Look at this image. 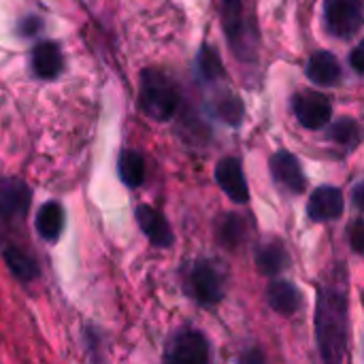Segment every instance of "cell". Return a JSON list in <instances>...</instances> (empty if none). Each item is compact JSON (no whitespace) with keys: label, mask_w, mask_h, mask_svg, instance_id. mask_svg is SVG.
<instances>
[{"label":"cell","mask_w":364,"mask_h":364,"mask_svg":"<svg viewBox=\"0 0 364 364\" xmlns=\"http://www.w3.org/2000/svg\"><path fill=\"white\" fill-rule=\"evenodd\" d=\"M237 364H267V363H264V354H262V350H258V348H250V350H245V352L239 356Z\"/></svg>","instance_id":"d4e9b609"},{"label":"cell","mask_w":364,"mask_h":364,"mask_svg":"<svg viewBox=\"0 0 364 364\" xmlns=\"http://www.w3.org/2000/svg\"><path fill=\"white\" fill-rule=\"evenodd\" d=\"M245 232V220L239 213H226L218 224V241L228 250H237L243 243Z\"/></svg>","instance_id":"ffe728a7"},{"label":"cell","mask_w":364,"mask_h":364,"mask_svg":"<svg viewBox=\"0 0 364 364\" xmlns=\"http://www.w3.org/2000/svg\"><path fill=\"white\" fill-rule=\"evenodd\" d=\"M292 107L296 119L309 130L324 128L333 115V105L328 96H324L322 92H301L292 98Z\"/></svg>","instance_id":"52a82bcc"},{"label":"cell","mask_w":364,"mask_h":364,"mask_svg":"<svg viewBox=\"0 0 364 364\" xmlns=\"http://www.w3.org/2000/svg\"><path fill=\"white\" fill-rule=\"evenodd\" d=\"M350 243H352V250L360 256L363 254V245H364V228H363V220L358 218L350 230Z\"/></svg>","instance_id":"cb8c5ba5"},{"label":"cell","mask_w":364,"mask_h":364,"mask_svg":"<svg viewBox=\"0 0 364 364\" xmlns=\"http://www.w3.org/2000/svg\"><path fill=\"white\" fill-rule=\"evenodd\" d=\"M32 68L41 79H55L62 73V49L53 41H43L32 51Z\"/></svg>","instance_id":"2e32d148"},{"label":"cell","mask_w":364,"mask_h":364,"mask_svg":"<svg viewBox=\"0 0 364 364\" xmlns=\"http://www.w3.org/2000/svg\"><path fill=\"white\" fill-rule=\"evenodd\" d=\"M38 23H41L38 19L30 17V19H26V21L21 23V28H23V32H26V34H34V30H32V28H38Z\"/></svg>","instance_id":"4316f807"},{"label":"cell","mask_w":364,"mask_h":364,"mask_svg":"<svg viewBox=\"0 0 364 364\" xmlns=\"http://www.w3.org/2000/svg\"><path fill=\"white\" fill-rule=\"evenodd\" d=\"M354 205H356L358 211H363V183H358L354 188Z\"/></svg>","instance_id":"83f0119b"},{"label":"cell","mask_w":364,"mask_h":364,"mask_svg":"<svg viewBox=\"0 0 364 364\" xmlns=\"http://www.w3.org/2000/svg\"><path fill=\"white\" fill-rule=\"evenodd\" d=\"M162 364H211V346L196 328H183L166 346Z\"/></svg>","instance_id":"277c9868"},{"label":"cell","mask_w":364,"mask_h":364,"mask_svg":"<svg viewBox=\"0 0 364 364\" xmlns=\"http://www.w3.org/2000/svg\"><path fill=\"white\" fill-rule=\"evenodd\" d=\"M254 260H256L258 271L271 279L279 277L290 267V256L282 241H264V243L256 245Z\"/></svg>","instance_id":"7c38bea8"},{"label":"cell","mask_w":364,"mask_h":364,"mask_svg":"<svg viewBox=\"0 0 364 364\" xmlns=\"http://www.w3.org/2000/svg\"><path fill=\"white\" fill-rule=\"evenodd\" d=\"M117 173L124 186L128 188H139L145 181V160L139 151L134 149H124L117 160Z\"/></svg>","instance_id":"d6986e66"},{"label":"cell","mask_w":364,"mask_h":364,"mask_svg":"<svg viewBox=\"0 0 364 364\" xmlns=\"http://www.w3.org/2000/svg\"><path fill=\"white\" fill-rule=\"evenodd\" d=\"M307 77L318 85H337L341 81V64L331 51H318L309 58Z\"/></svg>","instance_id":"e0dca14e"},{"label":"cell","mask_w":364,"mask_h":364,"mask_svg":"<svg viewBox=\"0 0 364 364\" xmlns=\"http://www.w3.org/2000/svg\"><path fill=\"white\" fill-rule=\"evenodd\" d=\"M348 282L346 269L337 264L320 286L318 314H316V337L324 364H341L348 343Z\"/></svg>","instance_id":"6da1fadb"},{"label":"cell","mask_w":364,"mask_h":364,"mask_svg":"<svg viewBox=\"0 0 364 364\" xmlns=\"http://www.w3.org/2000/svg\"><path fill=\"white\" fill-rule=\"evenodd\" d=\"M141 107L156 122H168L179 107V94L175 83L156 68L141 73Z\"/></svg>","instance_id":"7a4b0ae2"},{"label":"cell","mask_w":364,"mask_h":364,"mask_svg":"<svg viewBox=\"0 0 364 364\" xmlns=\"http://www.w3.org/2000/svg\"><path fill=\"white\" fill-rule=\"evenodd\" d=\"M32 192L21 179H4L0 183V230L15 228L26 222Z\"/></svg>","instance_id":"5b68a950"},{"label":"cell","mask_w":364,"mask_h":364,"mask_svg":"<svg viewBox=\"0 0 364 364\" xmlns=\"http://www.w3.org/2000/svg\"><path fill=\"white\" fill-rule=\"evenodd\" d=\"M215 113L220 119H224L226 124L230 126H239L243 115H245V109L241 105V100L235 96V94H224L222 98H218L215 102Z\"/></svg>","instance_id":"7402d4cb"},{"label":"cell","mask_w":364,"mask_h":364,"mask_svg":"<svg viewBox=\"0 0 364 364\" xmlns=\"http://www.w3.org/2000/svg\"><path fill=\"white\" fill-rule=\"evenodd\" d=\"M36 232L43 241L47 243H55L62 237L64 230V209L58 200H47L45 205H41L36 220H34Z\"/></svg>","instance_id":"9a60e30c"},{"label":"cell","mask_w":364,"mask_h":364,"mask_svg":"<svg viewBox=\"0 0 364 364\" xmlns=\"http://www.w3.org/2000/svg\"><path fill=\"white\" fill-rule=\"evenodd\" d=\"M346 209V198L343 192L335 186H320L314 190L307 203V215L314 222H331L343 215Z\"/></svg>","instance_id":"9c48e42d"},{"label":"cell","mask_w":364,"mask_h":364,"mask_svg":"<svg viewBox=\"0 0 364 364\" xmlns=\"http://www.w3.org/2000/svg\"><path fill=\"white\" fill-rule=\"evenodd\" d=\"M2 258L9 267V271L21 279V282H34L38 277V264L36 260L21 247L17 245H4L2 247Z\"/></svg>","instance_id":"ac0fdd59"},{"label":"cell","mask_w":364,"mask_h":364,"mask_svg":"<svg viewBox=\"0 0 364 364\" xmlns=\"http://www.w3.org/2000/svg\"><path fill=\"white\" fill-rule=\"evenodd\" d=\"M328 136H331L335 143H339V145H343V147H348V149H354V147L360 143V126H358L354 119L343 117V119H337V122L331 126Z\"/></svg>","instance_id":"44dd1931"},{"label":"cell","mask_w":364,"mask_h":364,"mask_svg":"<svg viewBox=\"0 0 364 364\" xmlns=\"http://www.w3.org/2000/svg\"><path fill=\"white\" fill-rule=\"evenodd\" d=\"M269 166H271L273 179L282 188H286L292 194L305 192L307 179H305V173L301 168V162H299V158L294 154H290V151H277V154L271 156Z\"/></svg>","instance_id":"30bf717a"},{"label":"cell","mask_w":364,"mask_h":364,"mask_svg":"<svg viewBox=\"0 0 364 364\" xmlns=\"http://www.w3.org/2000/svg\"><path fill=\"white\" fill-rule=\"evenodd\" d=\"M183 292L203 307H213L226 296V273L218 260H200L192 264L183 279Z\"/></svg>","instance_id":"3957f363"},{"label":"cell","mask_w":364,"mask_h":364,"mask_svg":"<svg viewBox=\"0 0 364 364\" xmlns=\"http://www.w3.org/2000/svg\"><path fill=\"white\" fill-rule=\"evenodd\" d=\"M134 218H136V224H139L141 232L149 239L151 245L168 250L175 243V235L171 230L168 220L160 211H156L154 207L139 205L136 211H134Z\"/></svg>","instance_id":"8fae6325"},{"label":"cell","mask_w":364,"mask_h":364,"mask_svg":"<svg viewBox=\"0 0 364 364\" xmlns=\"http://www.w3.org/2000/svg\"><path fill=\"white\" fill-rule=\"evenodd\" d=\"M324 19L331 34L352 38L363 28V4L360 0H326Z\"/></svg>","instance_id":"8992f818"},{"label":"cell","mask_w":364,"mask_h":364,"mask_svg":"<svg viewBox=\"0 0 364 364\" xmlns=\"http://www.w3.org/2000/svg\"><path fill=\"white\" fill-rule=\"evenodd\" d=\"M363 58H364V47L363 45H358V47L352 51V58H350V60H352V66H354V70H356V73H363L364 70Z\"/></svg>","instance_id":"484cf974"},{"label":"cell","mask_w":364,"mask_h":364,"mask_svg":"<svg viewBox=\"0 0 364 364\" xmlns=\"http://www.w3.org/2000/svg\"><path fill=\"white\" fill-rule=\"evenodd\" d=\"M215 181L222 192L237 205H245L250 200V186L243 175V166L237 158H222L215 166Z\"/></svg>","instance_id":"ba28073f"},{"label":"cell","mask_w":364,"mask_h":364,"mask_svg":"<svg viewBox=\"0 0 364 364\" xmlns=\"http://www.w3.org/2000/svg\"><path fill=\"white\" fill-rule=\"evenodd\" d=\"M198 68H200L203 77L209 79V81H215V79L224 77V66H222V60H220L218 51L207 47V45L198 53Z\"/></svg>","instance_id":"603a6c76"},{"label":"cell","mask_w":364,"mask_h":364,"mask_svg":"<svg viewBox=\"0 0 364 364\" xmlns=\"http://www.w3.org/2000/svg\"><path fill=\"white\" fill-rule=\"evenodd\" d=\"M267 301H269V307L275 314L290 318L301 307V292H299V288L292 282L273 279L269 284V290H267Z\"/></svg>","instance_id":"4fadbf2b"},{"label":"cell","mask_w":364,"mask_h":364,"mask_svg":"<svg viewBox=\"0 0 364 364\" xmlns=\"http://www.w3.org/2000/svg\"><path fill=\"white\" fill-rule=\"evenodd\" d=\"M222 21L228 43L235 53L243 58L245 47V23H243V0H222Z\"/></svg>","instance_id":"5bb4252c"}]
</instances>
